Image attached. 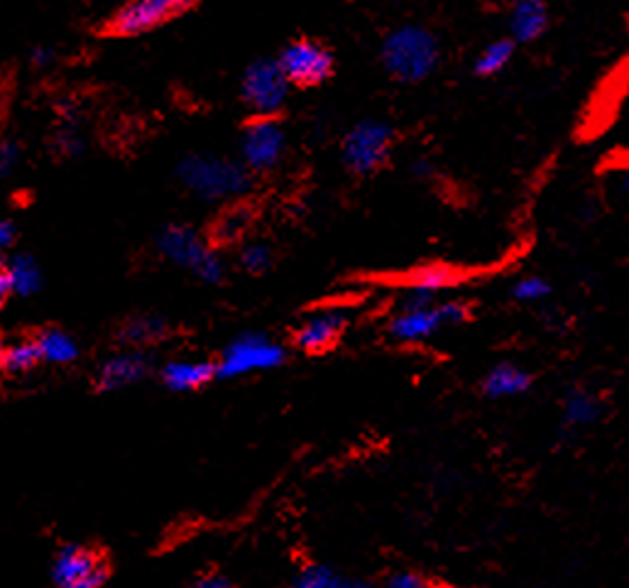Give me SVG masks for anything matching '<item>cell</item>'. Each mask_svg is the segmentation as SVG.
Returning a JSON list of instances; mask_svg holds the SVG:
<instances>
[{
	"instance_id": "obj_2",
	"label": "cell",
	"mask_w": 629,
	"mask_h": 588,
	"mask_svg": "<svg viewBox=\"0 0 629 588\" xmlns=\"http://www.w3.org/2000/svg\"><path fill=\"white\" fill-rule=\"evenodd\" d=\"M177 177L203 201L236 199L250 189V172L243 162L218 155H187L177 165Z\"/></svg>"
},
{
	"instance_id": "obj_8",
	"label": "cell",
	"mask_w": 629,
	"mask_h": 588,
	"mask_svg": "<svg viewBox=\"0 0 629 588\" xmlns=\"http://www.w3.org/2000/svg\"><path fill=\"white\" fill-rule=\"evenodd\" d=\"M109 576L111 568L105 556L86 545H64L52 562L56 588H101Z\"/></svg>"
},
{
	"instance_id": "obj_6",
	"label": "cell",
	"mask_w": 629,
	"mask_h": 588,
	"mask_svg": "<svg viewBox=\"0 0 629 588\" xmlns=\"http://www.w3.org/2000/svg\"><path fill=\"white\" fill-rule=\"evenodd\" d=\"M285 359L287 353L282 346L267 339L265 334H240L221 353L216 375L218 378H243L250 373L275 371L285 363Z\"/></svg>"
},
{
	"instance_id": "obj_15",
	"label": "cell",
	"mask_w": 629,
	"mask_h": 588,
	"mask_svg": "<svg viewBox=\"0 0 629 588\" xmlns=\"http://www.w3.org/2000/svg\"><path fill=\"white\" fill-rule=\"evenodd\" d=\"M162 383L172 392H191L216 378V363L211 361H172L162 368Z\"/></svg>"
},
{
	"instance_id": "obj_30",
	"label": "cell",
	"mask_w": 629,
	"mask_h": 588,
	"mask_svg": "<svg viewBox=\"0 0 629 588\" xmlns=\"http://www.w3.org/2000/svg\"><path fill=\"white\" fill-rule=\"evenodd\" d=\"M387 588H429L427 581H424L422 576H416L412 572H400L390 578V584Z\"/></svg>"
},
{
	"instance_id": "obj_25",
	"label": "cell",
	"mask_w": 629,
	"mask_h": 588,
	"mask_svg": "<svg viewBox=\"0 0 629 588\" xmlns=\"http://www.w3.org/2000/svg\"><path fill=\"white\" fill-rule=\"evenodd\" d=\"M551 295V283L541 275H527L519 277L515 285H512V297L521 304H537L544 302Z\"/></svg>"
},
{
	"instance_id": "obj_31",
	"label": "cell",
	"mask_w": 629,
	"mask_h": 588,
	"mask_svg": "<svg viewBox=\"0 0 629 588\" xmlns=\"http://www.w3.org/2000/svg\"><path fill=\"white\" fill-rule=\"evenodd\" d=\"M30 62L37 66V70H47V66H52L56 62V52L52 50V47L40 45L33 50Z\"/></svg>"
},
{
	"instance_id": "obj_26",
	"label": "cell",
	"mask_w": 629,
	"mask_h": 588,
	"mask_svg": "<svg viewBox=\"0 0 629 588\" xmlns=\"http://www.w3.org/2000/svg\"><path fill=\"white\" fill-rule=\"evenodd\" d=\"M240 265L253 275L265 273V270L273 265V248L263 243V240H253V243H248L240 250Z\"/></svg>"
},
{
	"instance_id": "obj_4",
	"label": "cell",
	"mask_w": 629,
	"mask_h": 588,
	"mask_svg": "<svg viewBox=\"0 0 629 588\" xmlns=\"http://www.w3.org/2000/svg\"><path fill=\"white\" fill-rule=\"evenodd\" d=\"M394 128L382 118H365L345 133L341 145L343 165L353 175H373L390 160Z\"/></svg>"
},
{
	"instance_id": "obj_38",
	"label": "cell",
	"mask_w": 629,
	"mask_h": 588,
	"mask_svg": "<svg viewBox=\"0 0 629 588\" xmlns=\"http://www.w3.org/2000/svg\"><path fill=\"white\" fill-rule=\"evenodd\" d=\"M3 355H5V346L0 343V365H3Z\"/></svg>"
},
{
	"instance_id": "obj_16",
	"label": "cell",
	"mask_w": 629,
	"mask_h": 588,
	"mask_svg": "<svg viewBox=\"0 0 629 588\" xmlns=\"http://www.w3.org/2000/svg\"><path fill=\"white\" fill-rule=\"evenodd\" d=\"M529 388L531 375L515 363L492 365L486 378H482V392H486L490 400L519 398V395H525Z\"/></svg>"
},
{
	"instance_id": "obj_7",
	"label": "cell",
	"mask_w": 629,
	"mask_h": 588,
	"mask_svg": "<svg viewBox=\"0 0 629 588\" xmlns=\"http://www.w3.org/2000/svg\"><path fill=\"white\" fill-rule=\"evenodd\" d=\"M289 79L282 72L277 60H257L246 70L243 84V101L260 118H273L285 109L289 99Z\"/></svg>"
},
{
	"instance_id": "obj_14",
	"label": "cell",
	"mask_w": 629,
	"mask_h": 588,
	"mask_svg": "<svg viewBox=\"0 0 629 588\" xmlns=\"http://www.w3.org/2000/svg\"><path fill=\"white\" fill-rule=\"evenodd\" d=\"M549 27L546 0H512L510 37L517 45L537 42Z\"/></svg>"
},
{
	"instance_id": "obj_28",
	"label": "cell",
	"mask_w": 629,
	"mask_h": 588,
	"mask_svg": "<svg viewBox=\"0 0 629 588\" xmlns=\"http://www.w3.org/2000/svg\"><path fill=\"white\" fill-rule=\"evenodd\" d=\"M21 165V148L13 140L0 138V179H8Z\"/></svg>"
},
{
	"instance_id": "obj_18",
	"label": "cell",
	"mask_w": 629,
	"mask_h": 588,
	"mask_svg": "<svg viewBox=\"0 0 629 588\" xmlns=\"http://www.w3.org/2000/svg\"><path fill=\"white\" fill-rule=\"evenodd\" d=\"M600 400L583 388L568 390L564 400V424L568 429H586L600 420Z\"/></svg>"
},
{
	"instance_id": "obj_3",
	"label": "cell",
	"mask_w": 629,
	"mask_h": 588,
	"mask_svg": "<svg viewBox=\"0 0 629 588\" xmlns=\"http://www.w3.org/2000/svg\"><path fill=\"white\" fill-rule=\"evenodd\" d=\"M158 248L169 263L189 270V273L203 279V283L216 285L224 279V260L189 226L172 224L162 228L158 236Z\"/></svg>"
},
{
	"instance_id": "obj_34",
	"label": "cell",
	"mask_w": 629,
	"mask_h": 588,
	"mask_svg": "<svg viewBox=\"0 0 629 588\" xmlns=\"http://www.w3.org/2000/svg\"><path fill=\"white\" fill-rule=\"evenodd\" d=\"M193 588H234L224 574H206L201 576Z\"/></svg>"
},
{
	"instance_id": "obj_32",
	"label": "cell",
	"mask_w": 629,
	"mask_h": 588,
	"mask_svg": "<svg viewBox=\"0 0 629 588\" xmlns=\"http://www.w3.org/2000/svg\"><path fill=\"white\" fill-rule=\"evenodd\" d=\"M15 238H17V228H15L13 221L0 218V253H3V250H8V248H13Z\"/></svg>"
},
{
	"instance_id": "obj_29",
	"label": "cell",
	"mask_w": 629,
	"mask_h": 588,
	"mask_svg": "<svg viewBox=\"0 0 629 588\" xmlns=\"http://www.w3.org/2000/svg\"><path fill=\"white\" fill-rule=\"evenodd\" d=\"M56 150H62L64 155H79V152L84 150L81 133L76 130L74 125H70V128L60 130V135H56Z\"/></svg>"
},
{
	"instance_id": "obj_36",
	"label": "cell",
	"mask_w": 629,
	"mask_h": 588,
	"mask_svg": "<svg viewBox=\"0 0 629 588\" xmlns=\"http://www.w3.org/2000/svg\"><path fill=\"white\" fill-rule=\"evenodd\" d=\"M619 189H622L625 195L629 197V167H625L622 175H619Z\"/></svg>"
},
{
	"instance_id": "obj_37",
	"label": "cell",
	"mask_w": 629,
	"mask_h": 588,
	"mask_svg": "<svg viewBox=\"0 0 629 588\" xmlns=\"http://www.w3.org/2000/svg\"><path fill=\"white\" fill-rule=\"evenodd\" d=\"M343 588H367L365 584H357V581H345Z\"/></svg>"
},
{
	"instance_id": "obj_33",
	"label": "cell",
	"mask_w": 629,
	"mask_h": 588,
	"mask_svg": "<svg viewBox=\"0 0 629 588\" xmlns=\"http://www.w3.org/2000/svg\"><path fill=\"white\" fill-rule=\"evenodd\" d=\"M11 277H8V260H3L0 255V310H3V304L8 297H11Z\"/></svg>"
},
{
	"instance_id": "obj_27",
	"label": "cell",
	"mask_w": 629,
	"mask_h": 588,
	"mask_svg": "<svg viewBox=\"0 0 629 588\" xmlns=\"http://www.w3.org/2000/svg\"><path fill=\"white\" fill-rule=\"evenodd\" d=\"M250 226V214L246 209H234L228 211V214L218 221L216 226V238L218 240H236L240 238L248 230Z\"/></svg>"
},
{
	"instance_id": "obj_35",
	"label": "cell",
	"mask_w": 629,
	"mask_h": 588,
	"mask_svg": "<svg viewBox=\"0 0 629 588\" xmlns=\"http://www.w3.org/2000/svg\"><path fill=\"white\" fill-rule=\"evenodd\" d=\"M412 172H414V177H424V179H427V177H433V165H431L429 160L422 158V160L414 162Z\"/></svg>"
},
{
	"instance_id": "obj_10",
	"label": "cell",
	"mask_w": 629,
	"mask_h": 588,
	"mask_svg": "<svg viewBox=\"0 0 629 588\" xmlns=\"http://www.w3.org/2000/svg\"><path fill=\"white\" fill-rule=\"evenodd\" d=\"M289 84L294 86H318L334 74V54L324 45L312 40H297L287 45L277 57Z\"/></svg>"
},
{
	"instance_id": "obj_23",
	"label": "cell",
	"mask_w": 629,
	"mask_h": 588,
	"mask_svg": "<svg viewBox=\"0 0 629 588\" xmlns=\"http://www.w3.org/2000/svg\"><path fill=\"white\" fill-rule=\"evenodd\" d=\"M343 586H345V578L338 576L331 566L312 564L299 572L292 588H343Z\"/></svg>"
},
{
	"instance_id": "obj_11",
	"label": "cell",
	"mask_w": 629,
	"mask_h": 588,
	"mask_svg": "<svg viewBox=\"0 0 629 588\" xmlns=\"http://www.w3.org/2000/svg\"><path fill=\"white\" fill-rule=\"evenodd\" d=\"M193 3L197 0H130L113 15L111 27L118 35L148 33Z\"/></svg>"
},
{
	"instance_id": "obj_17",
	"label": "cell",
	"mask_w": 629,
	"mask_h": 588,
	"mask_svg": "<svg viewBox=\"0 0 629 588\" xmlns=\"http://www.w3.org/2000/svg\"><path fill=\"white\" fill-rule=\"evenodd\" d=\"M8 277H11V292L17 297H35L42 289L45 275L40 263L33 255L21 253L8 260Z\"/></svg>"
},
{
	"instance_id": "obj_13",
	"label": "cell",
	"mask_w": 629,
	"mask_h": 588,
	"mask_svg": "<svg viewBox=\"0 0 629 588\" xmlns=\"http://www.w3.org/2000/svg\"><path fill=\"white\" fill-rule=\"evenodd\" d=\"M348 326V316L341 310H324L304 320V324L294 331L297 349L306 353H322L341 339Z\"/></svg>"
},
{
	"instance_id": "obj_19",
	"label": "cell",
	"mask_w": 629,
	"mask_h": 588,
	"mask_svg": "<svg viewBox=\"0 0 629 588\" xmlns=\"http://www.w3.org/2000/svg\"><path fill=\"white\" fill-rule=\"evenodd\" d=\"M40 351V363L70 365L79 359V343L62 329H47L35 339Z\"/></svg>"
},
{
	"instance_id": "obj_24",
	"label": "cell",
	"mask_w": 629,
	"mask_h": 588,
	"mask_svg": "<svg viewBox=\"0 0 629 588\" xmlns=\"http://www.w3.org/2000/svg\"><path fill=\"white\" fill-rule=\"evenodd\" d=\"M40 363V351H37L35 341H17L8 346L3 355V368L11 373H25Z\"/></svg>"
},
{
	"instance_id": "obj_5",
	"label": "cell",
	"mask_w": 629,
	"mask_h": 588,
	"mask_svg": "<svg viewBox=\"0 0 629 588\" xmlns=\"http://www.w3.org/2000/svg\"><path fill=\"white\" fill-rule=\"evenodd\" d=\"M470 316L466 302H433L429 306H419V310H400L390 324H387V334L392 341L400 343H422L437 336L441 329H451V326L463 324Z\"/></svg>"
},
{
	"instance_id": "obj_20",
	"label": "cell",
	"mask_w": 629,
	"mask_h": 588,
	"mask_svg": "<svg viewBox=\"0 0 629 588\" xmlns=\"http://www.w3.org/2000/svg\"><path fill=\"white\" fill-rule=\"evenodd\" d=\"M515 50H517V42L512 40V37H505V40H495L486 45L480 50V54L476 57V62H473V72L482 79H488V76H495L500 72H505L510 62L515 60Z\"/></svg>"
},
{
	"instance_id": "obj_22",
	"label": "cell",
	"mask_w": 629,
	"mask_h": 588,
	"mask_svg": "<svg viewBox=\"0 0 629 588\" xmlns=\"http://www.w3.org/2000/svg\"><path fill=\"white\" fill-rule=\"evenodd\" d=\"M406 283H410L406 289H416V292H427L437 297L443 289H451L456 285L458 275L446 265H422L414 270Z\"/></svg>"
},
{
	"instance_id": "obj_9",
	"label": "cell",
	"mask_w": 629,
	"mask_h": 588,
	"mask_svg": "<svg viewBox=\"0 0 629 588\" xmlns=\"http://www.w3.org/2000/svg\"><path fill=\"white\" fill-rule=\"evenodd\" d=\"M287 135L285 128L275 118H257L248 123L240 138V158L243 165L255 172L275 170L285 158Z\"/></svg>"
},
{
	"instance_id": "obj_1",
	"label": "cell",
	"mask_w": 629,
	"mask_h": 588,
	"mask_svg": "<svg viewBox=\"0 0 629 588\" xmlns=\"http://www.w3.org/2000/svg\"><path fill=\"white\" fill-rule=\"evenodd\" d=\"M385 72L400 84H422L439 70L441 42L422 25H400L385 35L380 47Z\"/></svg>"
},
{
	"instance_id": "obj_21",
	"label": "cell",
	"mask_w": 629,
	"mask_h": 588,
	"mask_svg": "<svg viewBox=\"0 0 629 588\" xmlns=\"http://www.w3.org/2000/svg\"><path fill=\"white\" fill-rule=\"evenodd\" d=\"M164 336H167V324L160 316H135L123 326L121 341L128 343L130 349H144V346L160 341Z\"/></svg>"
},
{
	"instance_id": "obj_12",
	"label": "cell",
	"mask_w": 629,
	"mask_h": 588,
	"mask_svg": "<svg viewBox=\"0 0 629 588\" xmlns=\"http://www.w3.org/2000/svg\"><path fill=\"white\" fill-rule=\"evenodd\" d=\"M150 373V359L140 349H128L105 359L96 373V388L101 392H115L140 383Z\"/></svg>"
}]
</instances>
